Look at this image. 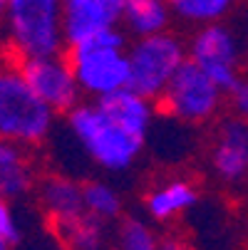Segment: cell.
I'll use <instances>...</instances> for the list:
<instances>
[{"instance_id":"cell-1","label":"cell","mask_w":248,"mask_h":250,"mask_svg":"<svg viewBox=\"0 0 248 250\" xmlns=\"http://www.w3.org/2000/svg\"><path fill=\"white\" fill-rule=\"evenodd\" d=\"M65 117L75 146L104 173L129 171L144 151L147 139H139L117 124L94 99L80 102Z\"/></svg>"},{"instance_id":"cell-2","label":"cell","mask_w":248,"mask_h":250,"mask_svg":"<svg viewBox=\"0 0 248 250\" xmlns=\"http://www.w3.org/2000/svg\"><path fill=\"white\" fill-rule=\"evenodd\" d=\"M67 60L87 99H102L129 87V45L119 27L69 42Z\"/></svg>"},{"instance_id":"cell-3","label":"cell","mask_w":248,"mask_h":250,"mask_svg":"<svg viewBox=\"0 0 248 250\" xmlns=\"http://www.w3.org/2000/svg\"><path fill=\"white\" fill-rule=\"evenodd\" d=\"M55 117L27 84L20 64L0 62V136L18 146H38L52 134Z\"/></svg>"},{"instance_id":"cell-4","label":"cell","mask_w":248,"mask_h":250,"mask_svg":"<svg viewBox=\"0 0 248 250\" xmlns=\"http://www.w3.org/2000/svg\"><path fill=\"white\" fill-rule=\"evenodd\" d=\"M3 25L10 50L25 60L60 52L65 40L62 0H8Z\"/></svg>"},{"instance_id":"cell-5","label":"cell","mask_w":248,"mask_h":250,"mask_svg":"<svg viewBox=\"0 0 248 250\" xmlns=\"http://www.w3.org/2000/svg\"><path fill=\"white\" fill-rule=\"evenodd\" d=\"M186 57V42L171 30L136 38L129 45V87L149 99H159Z\"/></svg>"},{"instance_id":"cell-6","label":"cell","mask_w":248,"mask_h":250,"mask_svg":"<svg viewBox=\"0 0 248 250\" xmlns=\"http://www.w3.org/2000/svg\"><path fill=\"white\" fill-rule=\"evenodd\" d=\"M224 89L211 80L203 69L186 57V62L176 69V75L166 84L164 94L159 97L164 114L181 124H206L211 122L221 104Z\"/></svg>"},{"instance_id":"cell-7","label":"cell","mask_w":248,"mask_h":250,"mask_svg":"<svg viewBox=\"0 0 248 250\" xmlns=\"http://www.w3.org/2000/svg\"><path fill=\"white\" fill-rule=\"evenodd\" d=\"M189 60L196 62L224 92H228L241 80V45L236 32L219 22L199 25L186 42Z\"/></svg>"},{"instance_id":"cell-8","label":"cell","mask_w":248,"mask_h":250,"mask_svg":"<svg viewBox=\"0 0 248 250\" xmlns=\"http://www.w3.org/2000/svg\"><path fill=\"white\" fill-rule=\"evenodd\" d=\"M20 69L38 94L55 114H67L69 109L82 102V89L77 84V77L72 72L67 55L52 52V55H38L20 60Z\"/></svg>"},{"instance_id":"cell-9","label":"cell","mask_w":248,"mask_h":250,"mask_svg":"<svg viewBox=\"0 0 248 250\" xmlns=\"http://www.w3.org/2000/svg\"><path fill=\"white\" fill-rule=\"evenodd\" d=\"M211 171L224 184L248 178V119L233 117L219 124L211 144Z\"/></svg>"},{"instance_id":"cell-10","label":"cell","mask_w":248,"mask_h":250,"mask_svg":"<svg viewBox=\"0 0 248 250\" xmlns=\"http://www.w3.org/2000/svg\"><path fill=\"white\" fill-rule=\"evenodd\" d=\"M124 0H62V30L65 40L80 42L97 32L122 25Z\"/></svg>"},{"instance_id":"cell-11","label":"cell","mask_w":248,"mask_h":250,"mask_svg":"<svg viewBox=\"0 0 248 250\" xmlns=\"http://www.w3.org/2000/svg\"><path fill=\"white\" fill-rule=\"evenodd\" d=\"M38 201L55 228H62L77 221L80 216H85L82 184L72 176H65V173L45 176L38 184Z\"/></svg>"},{"instance_id":"cell-12","label":"cell","mask_w":248,"mask_h":250,"mask_svg":"<svg viewBox=\"0 0 248 250\" xmlns=\"http://www.w3.org/2000/svg\"><path fill=\"white\" fill-rule=\"evenodd\" d=\"M199 201V191L186 178H169V181L157 184L147 198L144 210L154 223H171L189 213Z\"/></svg>"},{"instance_id":"cell-13","label":"cell","mask_w":248,"mask_h":250,"mask_svg":"<svg viewBox=\"0 0 248 250\" xmlns=\"http://www.w3.org/2000/svg\"><path fill=\"white\" fill-rule=\"evenodd\" d=\"M94 102H99L102 109L117 124H122L127 131H132L134 136H139V139L149 136L152 124H154V104H152L154 99L134 92L132 87H124L110 97H102Z\"/></svg>"},{"instance_id":"cell-14","label":"cell","mask_w":248,"mask_h":250,"mask_svg":"<svg viewBox=\"0 0 248 250\" xmlns=\"http://www.w3.org/2000/svg\"><path fill=\"white\" fill-rule=\"evenodd\" d=\"M174 13L166 0H124L122 25L134 38L166 32L171 27Z\"/></svg>"},{"instance_id":"cell-15","label":"cell","mask_w":248,"mask_h":250,"mask_svg":"<svg viewBox=\"0 0 248 250\" xmlns=\"http://www.w3.org/2000/svg\"><path fill=\"white\" fill-rule=\"evenodd\" d=\"M57 230L67 250H107L110 248L107 223L90 216V213H85L77 221L67 223Z\"/></svg>"},{"instance_id":"cell-16","label":"cell","mask_w":248,"mask_h":250,"mask_svg":"<svg viewBox=\"0 0 248 250\" xmlns=\"http://www.w3.org/2000/svg\"><path fill=\"white\" fill-rule=\"evenodd\" d=\"M82 196H85V213L90 216L110 223L117 221L122 216V193L110 184V181H102V178H92V181L82 184Z\"/></svg>"},{"instance_id":"cell-17","label":"cell","mask_w":248,"mask_h":250,"mask_svg":"<svg viewBox=\"0 0 248 250\" xmlns=\"http://www.w3.org/2000/svg\"><path fill=\"white\" fill-rule=\"evenodd\" d=\"M35 188H38L35 168L23 151H18L13 159H8L0 166V198L20 201V198L30 196Z\"/></svg>"},{"instance_id":"cell-18","label":"cell","mask_w":248,"mask_h":250,"mask_svg":"<svg viewBox=\"0 0 248 250\" xmlns=\"http://www.w3.org/2000/svg\"><path fill=\"white\" fill-rule=\"evenodd\" d=\"M171 5L174 18H179L186 25H208L224 20L236 0H166Z\"/></svg>"},{"instance_id":"cell-19","label":"cell","mask_w":248,"mask_h":250,"mask_svg":"<svg viewBox=\"0 0 248 250\" xmlns=\"http://www.w3.org/2000/svg\"><path fill=\"white\" fill-rule=\"evenodd\" d=\"M161 238L144 218H122L114 230V250H159Z\"/></svg>"},{"instance_id":"cell-20","label":"cell","mask_w":248,"mask_h":250,"mask_svg":"<svg viewBox=\"0 0 248 250\" xmlns=\"http://www.w3.org/2000/svg\"><path fill=\"white\" fill-rule=\"evenodd\" d=\"M20 238H23V226H20L13 201L0 198V240L15 245Z\"/></svg>"},{"instance_id":"cell-21","label":"cell","mask_w":248,"mask_h":250,"mask_svg":"<svg viewBox=\"0 0 248 250\" xmlns=\"http://www.w3.org/2000/svg\"><path fill=\"white\" fill-rule=\"evenodd\" d=\"M226 94H228V99H231V106H233L236 117L248 119V77H241Z\"/></svg>"},{"instance_id":"cell-22","label":"cell","mask_w":248,"mask_h":250,"mask_svg":"<svg viewBox=\"0 0 248 250\" xmlns=\"http://www.w3.org/2000/svg\"><path fill=\"white\" fill-rule=\"evenodd\" d=\"M18 151H23V146H18V144H13V141L0 136V166H3L8 159H13Z\"/></svg>"},{"instance_id":"cell-23","label":"cell","mask_w":248,"mask_h":250,"mask_svg":"<svg viewBox=\"0 0 248 250\" xmlns=\"http://www.w3.org/2000/svg\"><path fill=\"white\" fill-rule=\"evenodd\" d=\"M159 250H194L186 240H181V238H176V235H169V238H161V245H159Z\"/></svg>"},{"instance_id":"cell-24","label":"cell","mask_w":248,"mask_h":250,"mask_svg":"<svg viewBox=\"0 0 248 250\" xmlns=\"http://www.w3.org/2000/svg\"><path fill=\"white\" fill-rule=\"evenodd\" d=\"M5 3H8V0H0V18H3V10H5Z\"/></svg>"}]
</instances>
